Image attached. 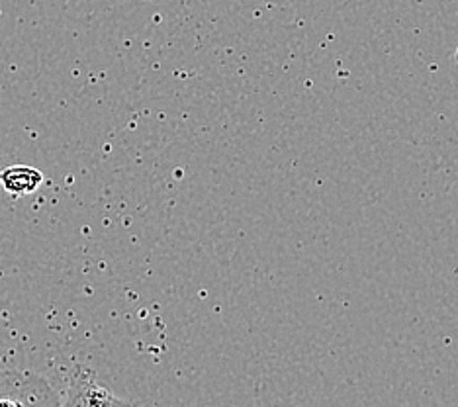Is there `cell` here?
I'll return each instance as SVG.
<instances>
[{
	"mask_svg": "<svg viewBox=\"0 0 458 407\" xmlns=\"http://www.w3.org/2000/svg\"><path fill=\"white\" fill-rule=\"evenodd\" d=\"M44 182V173L36 166L14 165L0 171V184L10 196H28Z\"/></svg>",
	"mask_w": 458,
	"mask_h": 407,
	"instance_id": "cell-2",
	"label": "cell"
},
{
	"mask_svg": "<svg viewBox=\"0 0 458 407\" xmlns=\"http://www.w3.org/2000/svg\"><path fill=\"white\" fill-rule=\"evenodd\" d=\"M65 405H126L128 400H122L114 395L108 388L97 382L95 374L79 369L75 376L71 378L67 388V398L64 400Z\"/></svg>",
	"mask_w": 458,
	"mask_h": 407,
	"instance_id": "cell-1",
	"label": "cell"
},
{
	"mask_svg": "<svg viewBox=\"0 0 458 407\" xmlns=\"http://www.w3.org/2000/svg\"><path fill=\"white\" fill-rule=\"evenodd\" d=\"M456 65H458V49H456Z\"/></svg>",
	"mask_w": 458,
	"mask_h": 407,
	"instance_id": "cell-3",
	"label": "cell"
}]
</instances>
